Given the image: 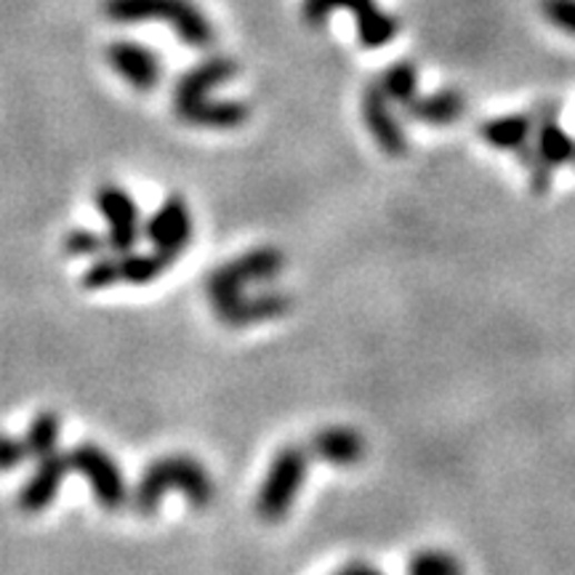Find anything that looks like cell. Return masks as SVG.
Here are the masks:
<instances>
[{"mask_svg": "<svg viewBox=\"0 0 575 575\" xmlns=\"http://www.w3.org/2000/svg\"><path fill=\"white\" fill-rule=\"evenodd\" d=\"M168 493H181L195 509H206V506L214 504L216 485L198 458L185 456V453H171V456H160L152 464H147L128 500L141 517H152Z\"/></svg>", "mask_w": 575, "mask_h": 575, "instance_id": "6da1fadb", "label": "cell"}, {"mask_svg": "<svg viewBox=\"0 0 575 575\" xmlns=\"http://www.w3.org/2000/svg\"><path fill=\"white\" fill-rule=\"evenodd\" d=\"M105 13L118 24L160 22L189 49H211L216 30L192 0H105Z\"/></svg>", "mask_w": 575, "mask_h": 575, "instance_id": "7a4b0ae2", "label": "cell"}, {"mask_svg": "<svg viewBox=\"0 0 575 575\" xmlns=\"http://www.w3.org/2000/svg\"><path fill=\"white\" fill-rule=\"evenodd\" d=\"M531 115V139H527L514 155H517L519 163H523L527 171V181H531L533 192L544 195L552 185L554 171H557L559 166H567L575 160V139L559 126V105H554V101L536 105Z\"/></svg>", "mask_w": 575, "mask_h": 575, "instance_id": "3957f363", "label": "cell"}, {"mask_svg": "<svg viewBox=\"0 0 575 575\" xmlns=\"http://www.w3.org/2000/svg\"><path fill=\"white\" fill-rule=\"evenodd\" d=\"M286 269V256L282 250L272 246H259L250 248L246 254L235 256L219 267L211 269L206 277V296L216 317H225L232 304L240 299L242 294H248L250 286H267L280 277Z\"/></svg>", "mask_w": 575, "mask_h": 575, "instance_id": "277c9868", "label": "cell"}, {"mask_svg": "<svg viewBox=\"0 0 575 575\" xmlns=\"http://www.w3.org/2000/svg\"><path fill=\"white\" fill-rule=\"evenodd\" d=\"M307 472L309 450L301 445H286L275 453L256 496V514L264 523H282L288 517L290 506L307 483Z\"/></svg>", "mask_w": 575, "mask_h": 575, "instance_id": "5b68a950", "label": "cell"}, {"mask_svg": "<svg viewBox=\"0 0 575 575\" xmlns=\"http://www.w3.org/2000/svg\"><path fill=\"white\" fill-rule=\"evenodd\" d=\"M171 267L174 264L163 254H158V250H152V254L126 250V254L93 259L88 264L83 277H80V282L88 290H105L112 286H150Z\"/></svg>", "mask_w": 575, "mask_h": 575, "instance_id": "8992f818", "label": "cell"}, {"mask_svg": "<svg viewBox=\"0 0 575 575\" xmlns=\"http://www.w3.org/2000/svg\"><path fill=\"white\" fill-rule=\"evenodd\" d=\"M70 472H78L88 479L93 498L101 509L118 512L128 504V485L123 472L115 458L97 443H78L76 448L67 453Z\"/></svg>", "mask_w": 575, "mask_h": 575, "instance_id": "52a82bcc", "label": "cell"}, {"mask_svg": "<svg viewBox=\"0 0 575 575\" xmlns=\"http://www.w3.org/2000/svg\"><path fill=\"white\" fill-rule=\"evenodd\" d=\"M338 9L355 13L357 38H360V46H365V49H384L400 30L397 19L389 11L378 9L376 0H304L301 17L317 27L326 24V19Z\"/></svg>", "mask_w": 575, "mask_h": 575, "instance_id": "ba28073f", "label": "cell"}, {"mask_svg": "<svg viewBox=\"0 0 575 575\" xmlns=\"http://www.w3.org/2000/svg\"><path fill=\"white\" fill-rule=\"evenodd\" d=\"M93 200L107 225V248L112 254H126V250L137 248L145 225H141L139 202L133 200V195L126 187L107 181V185H99Z\"/></svg>", "mask_w": 575, "mask_h": 575, "instance_id": "9c48e42d", "label": "cell"}, {"mask_svg": "<svg viewBox=\"0 0 575 575\" xmlns=\"http://www.w3.org/2000/svg\"><path fill=\"white\" fill-rule=\"evenodd\" d=\"M141 238L150 240L152 250L163 254L171 264L179 261V256L185 254L195 238V219L187 200L181 195H171V198L160 202L158 211L145 225Z\"/></svg>", "mask_w": 575, "mask_h": 575, "instance_id": "30bf717a", "label": "cell"}, {"mask_svg": "<svg viewBox=\"0 0 575 575\" xmlns=\"http://www.w3.org/2000/svg\"><path fill=\"white\" fill-rule=\"evenodd\" d=\"M107 65L141 93H150L163 78L160 57L137 40H112L107 49Z\"/></svg>", "mask_w": 575, "mask_h": 575, "instance_id": "8fae6325", "label": "cell"}, {"mask_svg": "<svg viewBox=\"0 0 575 575\" xmlns=\"http://www.w3.org/2000/svg\"><path fill=\"white\" fill-rule=\"evenodd\" d=\"M360 112L365 120V128L370 131V137L376 139V145L381 147L384 155L389 158H403L408 152V137H405V128L397 120V115L391 112V101L384 97V91L378 83L365 86L363 99H360Z\"/></svg>", "mask_w": 575, "mask_h": 575, "instance_id": "7c38bea8", "label": "cell"}, {"mask_svg": "<svg viewBox=\"0 0 575 575\" xmlns=\"http://www.w3.org/2000/svg\"><path fill=\"white\" fill-rule=\"evenodd\" d=\"M70 475V462L67 453H51V456L38 458L32 475L24 479L22 490H19V509L24 514H40L57 500L59 490H62L65 479Z\"/></svg>", "mask_w": 575, "mask_h": 575, "instance_id": "4fadbf2b", "label": "cell"}, {"mask_svg": "<svg viewBox=\"0 0 575 575\" xmlns=\"http://www.w3.org/2000/svg\"><path fill=\"white\" fill-rule=\"evenodd\" d=\"M290 299L288 290L280 288H269V286H259L256 294H242L238 301L232 304V309L221 317V323L229 328H248V326H259V323L267 320H277L290 309Z\"/></svg>", "mask_w": 575, "mask_h": 575, "instance_id": "5bb4252c", "label": "cell"}, {"mask_svg": "<svg viewBox=\"0 0 575 575\" xmlns=\"http://www.w3.org/2000/svg\"><path fill=\"white\" fill-rule=\"evenodd\" d=\"M179 120L198 128H216V131H227V128H238L250 118V110L246 101L238 99H192L174 105Z\"/></svg>", "mask_w": 575, "mask_h": 575, "instance_id": "9a60e30c", "label": "cell"}, {"mask_svg": "<svg viewBox=\"0 0 575 575\" xmlns=\"http://www.w3.org/2000/svg\"><path fill=\"white\" fill-rule=\"evenodd\" d=\"M238 76V62L229 57H211L206 62H200L192 70H187L185 76L176 80L174 86V105H181V101H192L211 97L219 86H225L227 80Z\"/></svg>", "mask_w": 575, "mask_h": 575, "instance_id": "2e32d148", "label": "cell"}, {"mask_svg": "<svg viewBox=\"0 0 575 575\" xmlns=\"http://www.w3.org/2000/svg\"><path fill=\"white\" fill-rule=\"evenodd\" d=\"M309 453L334 466H351L365 456V439L349 426H326L309 439Z\"/></svg>", "mask_w": 575, "mask_h": 575, "instance_id": "e0dca14e", "label": "cell"}, {"mask_svg": "<svg viewBox=\"0 0 575 575\" xmlns=\"http://www.w3.org/2000/svg\"><path fill=\"white\" fill-rule=\"evenodd\" d=\"M408 118L416 123L429 126H448L456 123L466 110V99L458 88H443V91L426 93V97H416L403 107Z\"/></svg>", "mask_w": 575, "mask_h": 575, "instance_id": "ac0fdd59", "label": "cell"}, {"mask_svg": "<svg viewBox=\"0 0 575 575\" xmlns=\"http://www.w3.org/2000/svg\"><path fill=\"white\" fill-rule=\"evenodd\" d=\"M533 133V115L527 112H512V115H498V118L485 120L479 126V137L488 141L490 147L504 152H517L519 147L531 139Z\"/></svg>", "mask_w": 575, "mask_h": 575, "instance_id": "d6986e66", "label": "cell"}, {"mask_svg": "<svg viewBox=\"0 0 575 575\" xmlns=\"http://www.w3.org/2000/svg\"><path fill=\"white\" fill-rule=\"evenodd\" d=\"M59 432H62V418L53 410H40L27 426L24 448L30 458H46L59 448Z\"/></svg>", "mask_w": 575, "mask_h": 575, "instance_id": "ffe728a7", "label": "cell"}, {"mask_svg": "<svg viewBox=\"0 0 575 575\" xmlns=\"http://www.w3.org/2000/svg\"><path fill=\"white\" fill-rule=\"evenodd\" d=\"M391 105L405 107L418 97V70L413 62H395L376 80Z\"/></svg>", "mask_w": 575, "mask_h": 575, "instance_id": "44dd1931", "label": "cell"}, {"mask_svg": "<svg viewBox=\"0 0 575 575\" xmlns=\"http://www.w3.org/2000/svg\"><path fill=\"white\" fill-rule=\"evenodd\" d=\"M408 575H464V567L443 549H422L410 557Z\"/></svg>", "mask_w": 575, "mask_h": 575, "instance_id": "7402d4cb", "label": "cell"}, {"mask_svg": "<svg viewBox=\"0 0 575 575\" xmlns=\"http://www.w3.org/2000/svg\"><path fill=\"white\" fill-rule=\"evenodd\" d=\"M62 248L67 250V256L72 259H99L105 256L107 250V238L101 232H93V229L86 227H76L65 235Z\"/></svg>", "mask_w": 575, "mask_h": 575, "instance_id": "603a6c76", "label": "cell"}, {"mask_svg": "<svg viewBox=\"0 0 575 575\" xmlns=\"http://www.w3.org/2000/svg\"><path fill=\"white\" fill-rule=\"evenodd\" d=\"M546 22L575 38V0H541Z\"/></svg>", "mask_w": 575, "mask_h": 575, "instance_id": "cb8c5ba5", "label": "cell"}, {"mask_svg": "<svg viewBox=\"0 0 575 575\" xmlns=\"http://www.w3.org/2000/svg\"><path fill=\"white\" fill-rule=\"evenodd\" d=\"M27 458L30 456H27L24 439L0 432V475H9V472L19 469Z\"/></svg>", "mask_w": 575, "mask_h": 575, "instance_id": "d4e9b609", "label": "cell"}, {"mask_svg": "<svg viewBox=\"0 0 575 575\" xmlns=\"http://www.w3.org/2000/svg\"><path fill=\"white\" fill-rule=\"evenodd\" d=\"M344 571H347V575H384L381 571H378V567L368 565V563H351V565L344 567Z\"/></svg>", "mask_w": 575, "mask_h": 575, "instance_id": "484cf974", "label": "cell"}, {"mask_svg": "<svg viewBox=\"0 0 575 575\" xmlns=\"http://www.w3.org/2000/svg\"><path fill=\"white\" fill-rule=\"evenodd\" d=\"M334 575H347V571H338V573H334Z\"/></svg>", "mask_w": 575, "mask_h": 575, "instance_id": "4316f807", "label": "cell"}, {"mask_svg": "<svg viewBox=\"0 0 575 575\" xmlns=\"http://www.w3.org/2000/svg\"><path fill=\"white\" fill-rule=\"evenodd\" d=\"M573 166H575V160H573Z\"/></svg>", "mask_w": 575, "mask_h": 575, "instance_id": "83f0119b", "label": "cell"}]
</instances>
